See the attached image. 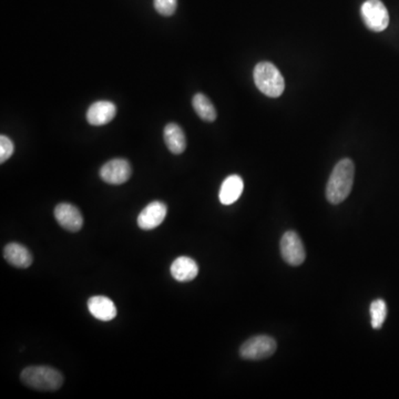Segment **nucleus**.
<instances>
[{
	"instance_id": "obj_12",
	"label": "nucleus",
	"mask_w": 399,
	"mask_h": 399,
	"mask_svg": "<svg viewBox=\"0 0 399 399\" xmlns=\"http://www.w3.org/2000/svg\"><path fill=\"white\" fill-rule=\"evenodd\" d=\"M170 271L172 277L177 282H190L199 274V265L193 258L180 256L173 260Z\"/></svg>"
},
{
	"instance_id": "obj_1",
	"label": "nucleus",
	"mask_w": 399,
	"mask_h": 399,
	"mask_svg": "<svg viewBox=\"0 0 399 399\" xmlns=\"http://www.w3.org/2000/svg\"><path fill=\"white\" fill-rule=\"evenodd\" d=\"M355 166L351 159L339 161L327 182L326 197L332 204H339L348 197L354 183Z\"/></svg>"
},
{
	"instance_id": "obj_15",
	"label": "nucleus",
	"mask_w": 399,
	"mask_h": 399,
	"mask_svg": "<svg viewBox=\"0 0 399 399\" xmlns=\"http://www.w3.org/2000/svg\"><path fill=\"white\" fill-rule=\"evenodd\" d=\"M163 139L166 147L173 154H181L186 148V139L182 129L175 123L166 125L163 130Z\"/></svg>"
},
{
	"instance_id": "obj_10",
	"label": "nucleus",
	"mask_w": 399,
	"mask_h": 399,
	"mask_svg": "<svg viewBox=\"0 0 399 399\" xmlns=\"http://www.w3.org/2000/svg\"><path fill=\"white\" fill-rule=\"evenodd\" d=\"M116 114V107L111 101H97L92 103L87 111V121L94 127L108 125Z\"/></svg>"
},
{
	"instance_id": "obj_9",
	"label": "nucleus",
	"mask_w": 399,
	"mask_h": 399,
	"mask_svg": "<svg viewBox=\"0 0 399 399\" xmlns=\"http://www.w3.org/2000/svg\"><path fill=\"white\" fill-rule=\"evenodd\" d=\"M166 205L161 201H153L148 204L139 214L136 223L142 230H153L164 221L166 216Z\"/></svg>"
},
{
	"instance_id": "obj_4",
	"label": "nucleus",
	"mask_w": 399,
	"mask_h": 399,
	"mask_svg": "<svg viewBox=\"0 0 399 399\" xmlns=\"http://www.w3.org/2000/svg\"><path fill=\"white\" fill-rule=\"evenodd\" d=\"M277 344L274 338L267 335H258L244 342L240 355L243 360H265L274 354Z\"/></svg>"
},
{
	"instance_id": "obj_11",
	"label": "nucleus",
	"mask_w": 399,
	"mask_h": 399,
	"mask_svg": "<svg viewBox=\"0 0 399 399\" xmlns=\"http://www.w3.org/2000/svg\"><path fill=\"white\" fill-rule=\"evenodd\" d=\"M88 310L94 319L103 321H110L116 319V308L109 297L98 295L88 301Z\"/></svg>"
},
{
	"instance_id": "obj_2",
	"label": "nucleus",
	"mask_w": 399,
	"mask_h": 399,
	"mask_svg": "<svg viewBox=\"0 0 399 399\" xmlns=\"http://www.w3.org/2000/svg\"><path fill=\"white\" fill-rule=\"evenodd\" d=\"M20 380L27 387L36 391H55L64 384L60 371L50 366H29L20 374Z\"/></svg>"
},
{
	"instance_id": "obj_14",
	"label": "nucleus",
	"mask_w": 399,
	"mask_h": 399,
	"mask_svg": "<svg viewBox=\"0 0 399 399\" xmlns=\"http://www.w3.org/2000/svg\"><path fill=\"white\" fill-rule=\"evenodd\" d=\"M244 182L242 177L238 175L227 177L220 188V202L224 205L236 203L243 193Z\"/></svg>"
},
{
	"instance_id": "obj_16",
	"label": "nucleus",
	"mask_w": 399,
	"mask_h": 399,
	"mask_svg": "<svg viewBox=\"0 0 399 399\" xmlns=\"http://www.w3.org/2000/svg\"><path fill=\"white\" fill-rule=\"evenodd\" d=\"M192 105L201 119L208 122H213L216 119V110L213 103H211V100L204 94H195L192 99Z\"/></svg>"
},
{
	"instance_id": "obj_13",
	"label": "nucleus",
	"mask_w": 399,
	"mask_h": 399,
	"mask_svg": "<svg viewBox=\"0 0 399 399\" xmlns=\"http://www.w3.org/2000/svg\"><path fill=\"white\" fill-rule=\"evenodd\" d=\"M3 258L10 265L27 269L33 264V255L27 247L19 243H9L3 249Z\"/></svg>"
},
{
	"instance_id": "obj_17",
	"label": "nucleus",
	"mask_w": 399,
	"mask_h": 399,
	"mask_svg": "<svg viewBox=\"0 0 399 399\" xmlns=\"http://www.w3.org/2000/svg\"><path fill=\"white\" fill-rule=\"evenodd\" d=\"M371 326L374 330L382 328L387 317V305L382 299H375L371 304Z\"/></svg>"
},
{
	"instance_id": "obj_19",
	"label": "nucleus",
	"mask_w": 399,
	"mask_h": 399,
	"mask_svg": "<svg viewBox=\"0 0 399 399\" xmlns=\"http://www.w3.org/2000/svg\"><path fill=\"white\" fill-rule=\"evenodd\" d=\"M15 151L14 142L8 136H0V163H5Z\"/></svg>"
},
{
	"instance_id": "obj_8",
	"label": "nucleus",
	"mask_w": 399,
	"mask_h": 399,
	"mask_svg": "<svg viewBox=\"0 0 399 399\" xmlns=\"http://www.w3.org/2000/svg\"><path fill=\"white\" fill-rule=\"evenodd\" d=\"M55 221L69 232H78L83 227V216L75 205L60 203L55 209Z\"/></svg>"
},
{
	"instance_id": "obj_5",
	"label": "nucleus",
	"mask_w": 399,
	"mask_h": 399,
	"mask_svg": "<svg viewBox=\"0 0 399 399\" xmlns=\"http://www.w3.org/2000/svg\"><path fill=\"white\" fill-rule=\"evenodd\" d=\"M360 15L369 30L380 33L389 25V14L380 0H366L360 8Z\"/></svg>"
},
{
	"instance_id": "obj_7",
	"label": "nucleus",
	"mask_w": 399,
	"mask_h": 399,
	"mask_svg": "<svg viewBox=\"0 0 399 399\" xmlns=\"http://www.w3.org/2000/svg\"><path fill=\"white\" fill-rule=\"evenodd\" d=\"M131 166L125 159H114L100 169V177L109 184L119 186L127 182L131 177Z\"/></svg>"
},
{
	"instance_id": "obj_6",
	"label": "nucleus",
	"mask_w": 399,
	"mask_h": 399,
	"mask_svg": "<svg viewBox=\"0 0 399 399\" xmlns=\"http://www.w3.org/2000/svg\"><path fill=\"white\" fill-rule=\"evenodd\" d=\"M281 254L286 263L292 266L303 264L306 258V252L302 240L297 233L288 231L281 238Z\"/></svg>"
},
{
	"instance_id": "obj_3",
	"label": "nucleus",
	"mask_w": 399,
	"mask_h": 399,
	"mask_svg": "<svg viewBox=\"0 0 399 399\" xmlns=\"http://www.w3.org/2000/svg\"><path fill=\"white\" fill-rule=\"evenodd\" d=\"M255 86L269 98H278L285 89V80L274 64L267 61L258 62L253 71Z\"/></svg>"
},
{
	"instance_id": "obj_18",
	"label": "nucleus",
	"mask_w": 399,
	"mask_h": 399,
	"mask_svg": "<svg viewBox=\"0 0 399 399\" xmlns=\"http://www.w3.org/2000/svg\"><path fill=\"white\" fill-rule=\"evenodd\" d=\"M177 0H154V8L162 16L169 17L177 10Z\"/></svg>"
}]
</instances>
